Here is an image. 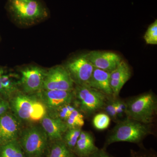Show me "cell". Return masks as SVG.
Masks as SVG:
<instances>
[{
	"mask_svg": "<svg viewBox=\"0 0 157 157\" xmlns=\"http://www.w3.org/2000/svg\"><path fill=\"white\" fill-rule=\"evenodd\" d=\"M115 97H109L107 99L106 104L104 105V109L105 113L109 116L111 120L117 123L120 121L117 117V114L116 112L115 104H114V98Z\"/></svg>",
	"mask_w": 157,
	"mask_h": 157,
	"instance_id": "25",
	"label": "cell"
},
{
	"mask_svg": "<svg viewBox=\"0 0 157 157\" xmlns=\"http://www.w3.org/2000/svg\"><path fill=\"white\" fill-rule=\"evenodd\" d=\"M129 157H157V154L152 149H147L142 145L140 147L139 150H130Z\"/></svg>",
	"mask_w": 157,
	"mask_h": 157,
	"instance_id": "26",
	"label": "cell"
},
{
	"mask_svg": "<svg viewBox=\"0 0 157 157\" xmlns=\"http://www.w3.org/2000/svg\"><path fill=\"white\" fill-rule=\"evenodd\" d=\"M152 124H147L129 118L119 121L107 135L103 148L107 149L110 144L119 142H127L142 146L144 139L152 135Z\"/></svg>",
	"mask_w": 157,
	"mask_h": 157,
	"instance_id": "3",
	"label": "cell"
},
{
	"mask_svg": "<svg viewBox=\"0 0 157 157\" xmlns=\"http://www.w3.org/2000/svg\"><path fill=\"white\" fill-rule=\"evenodd\" d=\"M63 66L69 72L75 85H88L94 69L87 53L71 57Z\"/></svg>",
	"mask_w": 157,
	"mask_h": 157,
	"instance_id": "8",
	"label": "cell"
},
{
	"mask_svg": "<svg viewBox=\"0 0 157 157\" xmlns=\"http://www.w3.org/2000/svg\"><path fill=\"white\" fill-rule=\"evenodd\" d=\"M88 86L108 97H114L110 85V73L107 71L94 67Z\"/></svg>",
	"mask_w": 157,
	"mask_h": 157,
	"instance_id": "15",
	"label": "cell"
},
{
	"mask_svg": "<svg viewBox=\"0 0 157 157\" xmlns=\"http://www.w3.org/2000/svg\"><path fill=\"white\" fill-rule=\"evenodd\" d=\"M47 70L40 66L33 64L20 68L18 69L20 90L27 94L39 92L43 89Z\"/></svg>",
	"mask_w": 157,
	"mask_h": 157,
	"instance_id": "7",
	"label": "cell"
},
{
	"mask_svg": "<svg viewBox=\"0 0 157 157\" xmlns=\"http://www.w3.org/2000/svg\"><path fill=\"white\" fill-rule=\"evenodd\" d=\"M82 131V128H68L63 135L62 140L73 152Z\"/></svg>",
	"mask_w": 157,
	"mask_h": 157,
	"instance_id": "20",
	"label": "cell"
},
{
	"mask_svg": "<svg viewBox=\"0 0 157 157\" xmlns=\"http://www.w3.org/2000/svg\"><path fill=\"white\" fill-rule=\"evenodd\" d=\"M125 102L126 117L147 124L154 121L157 114V98L154 93H144L129 98Z\"/></svg>",
	"mask_w": 157,
	"mask_h": 157,
	"instance_id": "4",
	"label": "cell"
},
{
	"mask_svg": "<svg viewBox=\"0 0 157 157\" xmlns=\"http://www.w3.org/2000/svg\"><path fill=\"white\" fill-rule=\"evenodd\" d=\"M48 113L59 107L73 103L74 94L73 91L42 90L38 93Z\"/></svg>",
	"mask_w": 157,
	"mask_h": 157,
	"instance_id": "11",
	"label": "cell"
},
{
	"mask_svg": "<svg viewBox=\"0 0 157 157\" xmlns=\"http://www.w3.org/2000/svg\"><path fill=\"white\" fill-rule=\"evenodd\" d=\"M68 128H82L84 125V116L75 108L65 121Z\"/></svg>",
	"mask_w": 157,
	"mask_h": 157,
	"instance_id": "21",
	"label": "cell"
},
{
	"mask_svg": "<svg viewBox=\"0 0 157 157\" xmlns=\"http://www.w3.org/2000/svg\"><path fill=\"white\" fill-rule=\"evenodd\" d=\"M75 108L76 107L72 103L59 107L52 112L48 113V114L51 117L59 119L65 122Z\"/></svg>",
	"mask_w": 157,
	"mask_h": 157,
	"instance_id": "22",
	"label": "cell"
},
{
	"mask_svg": "<svg viewBox=\"0 0 157 157\" xmlns=\"http://www.w3.org/2000/svg\"><path fill=\"white\" fill-rule=\"evenodd\" d=\"M2 98V96H0V99H1V98Z\"/></svg>",
	"mask_w": 157,
	"mask_h": 157,
	"instance_id": "31",
	"label": "cell"
},
{
	"mask_svg": "<svg viewBox=\"0 0 157 157\" xmlns=\"http://www.w3.org/2000/svg\"><path fill=\"white\" fill-rule=\"evenodd\" d=\"M73 94V105L84 116L87 117L103 109L109 98L88 85H75Z\"/></svg>",
	"mask_w": 157,
	"mask_h": 157,
	"instance_id": "6",
	"label": "cell"
},
{
	"mask_svg": "<svg viewBox=\"0 0 157 157\" xmlns=\"http://www.w3.org/2000/svg\"><path fill=\"white\" fill-rule=\"evenodd\" d=\"M132 76L130 67L122 60L115 70L110 73V85L114 97H118L121 90Z\"/></svg>",
	"mask_w": 157,
	"mask_h": 157,
	"instance_id": "14",
	"label": "cell"
},
{
	"mask_svg": "<svg viewBox=\"0 0 157 157\" xmlns=\"http://www.w3.org/2000/svg\"><path fill=\"white\" fill-rule=\"evenodd\" d=\"M19 79V75L10 72L8 69L1 66L0 82L9 97V99L15 93L20 90Z\"/></svg>",
	"mask_w": 157,
	"mask_h": 157,
	"instance_id": "17",
	"label": "cell"
},
{
	"mask_svg": "<svg viewBox=\"0 0 157 157\" xmlns=\"http://www.w3.org/2000/svg\"><path fill=\"white\" fill-rule=\"evenodd\" d=\"M144 40L149 45H157V21L148 27L144 36Z\"/></svg>",
	"mask_w": 157,
	"mask_h": 157,
	"instance_id": "24",
	"label": "cell"
},
{
	"mask_svg": "<svg viewBox=\"0 0 157 157\" xmlns=\"http://www.w3.org/2000/svg\"><path fill=\"white\" fill-rule=\"evenodd\" d=\"M74 87V82L63 65L47 69L42 90L73 91Z\"/></svg>",
	"mask_w": 157,
	"mask_h": 157,
	"instance_id": "9",
	"label": "cell"
},
{
	"mask_svg": "<svg viewBox=\"0 0 157 157\" xmlns=\"http://www.w3.org/2000/svg\"><path fill=\"white\" fill-rule=\"evenodd\" d=\"M0 157H27L17 140L0 145Z\"/></svg>",
	"mask_w": 157,
	"mask_h": 157,
	"instance_id": "19",
	"label": "cell"
},
{
	"mask_svg": "<svg viewBox=\"0 0 157 157\" xmlns=\"http://www.w3.org/2000/svg\"><path fill=\"white\" fill-rule=\"evenodd\" d=\"M93 134L87 131H82L73 150L77 157H86L98 150Z\"/></svg>",
	"mask_w": 157,
	"mask_h": 157,
	"instance_id": "16",
	"label": "cell"
},
{
	"mask_svg": "<svg viewBox=\"0 0 157 157\" xmlns=\"http://www.w3.org/2000/svg\"><path fill=\"white\" fill-rule=\"evenodd\" d=\"M76 157H77L76 156Z\"/></svg>",
	"mask_w": 157,
	"mask_h": 157,
	"instance_id": "32",
	"label": "cell"
},
{
	"mask_svg": "<svg viewBox=\"0 0 157 157\" xmlns=\"http://www.w3.org/2000/svg\"><path fill=\"white\" fill-rule=\"evenodd\" d=\"M27 157H43L46 155L49 141L40 124L22 128L17 139Z\"/></svg>",
	"mask_w": 157,
	"mask_h": 157,
	"instance_id": "5",
	"label": "cell"
},
{
	"mask_svg": "<svg viewBox=\"0 0 157 157\" xmlns=\"http://www.w3.org/2000/svg\"><path fill=\"white\" fill-rule=\"evenodd\" d=\"M10 105L8 100L3 98L0 99V116L10 111Z\"/></svg>",
	"mask_w": 157,
	"mask_h": 157,
	"instance_id": "28",
	"label": "cell"
},
{
	"mask_svg": "<svg viewBox=\"0 0 157 157\" xmlns=\"http://www.w3.org/2000/svg\"><path fill=\"white\" fill-rule=\"evenodd\" d=\"M10 110L22 124L40 123L48 113L47 108L38 93L27 94L18 90L8 100Z\"/></svg>",
	"mask_w": 157,
	"mask_h": 157,
	"instance_id": "1",
	"label": "cell"
},
{
	"mask_svg": "<svg viewBox=\"0 0 157 157\" xmlns=\"http://www.w3.org/2000/svg\"><path fill=\"white\" fill-rule=\"evenodd\" d=\"M111 119L105 113H97L94 117L92 122L97 130L102 131L107 129L110 124Z\"/></svg>",
	"mask_w": 157,
	"mask_h": 157,
	"instance_id": "23",
	"label": "cell"
},
{
	"mask_svg": "<svg viewBox=\"0 0 157 157\" xmlns=\"http://www.w3.org/2000/svg\"><path fill=\"white\" fill-rule=\"evenodd\" d=\"M47 157H76L63 140L49 142L46 153Z\"/></svg>",
	"mask_w": 157,
	"mask_h": 157,
	"instance_id": "18",
	"label": "cell"
},
{
	"mask_svg": "<svg viewBox=\"0 0 157 157\" xmlns=\"http://www.w3.org/2000/svg\"><path fill=\"white\" fill-rule=\"evenodd\" d=\"M89 59L94 67L111 73L122 60L119 55L109 51H92L87 53Z\"/></svg>",
	"mask_w": 157,
	"mask_h": 157,
	"instance_id": "12",
	"label": "cell"
},
{
	"mask_svg": "<svg viewBox=\"0 0 157 157\" xmlns=\"http://www.w3.org/2000/svg\"><path fill=\"white\" fill-rule=\"evenodd\" d=\"M0 67H1V66H0ZM0 96H2L4 99H6L7 100H9V97L7 95V94H6L5 90L3 89L2 84H1V82H0Z\"/></svg>",
	"mask_w": 157,
	"mask_h": 157,
	"instance_id": "30",
	"label": "cell"
},
{
	"mask_svg": "<svg viewBox=\"0 0 157 157\" xmlns=\"http://www.w3.org/2000/svg\"><path fill=\"white\" fill-rule=\"evenodd\" d=\"M86 157H115L108 153L106 149L99 148L97 151Z\"/></svg>",
	"mask_w": 157,
	"mask_h": 157,
	"instance_id": "29",
	"label": "cell"
},
{
	"mask_svg": "<svg viewBox=\"0 0 157 157\" xmlns=\"http://www.w3.org/2000/svg\"><path fill=\"white\" fill-rule=\"evenodd\" d=\"M7 11L18 25L29 27L48 18L49 11L40 0H8Z\"/></svg>",
	"mask_w": 157,
	"mask_h": 157,
	"instance_id": "2",
	"label": "cell"
},
{
	"mask_svg": "<svg viewBox=\"0 0 157 157\" xmlns=\"http://www.w3.org/2000/svg\"><path fill=\"white\" fill-rule=\"evenodd\" d=\"M116 112L119 119L126 116V117L127 105L125 101L118 98H114Z\"/></svg>",
	"mask_w": 157,
	"mask_h": 157,
	"instance_id": "27",
	"label": "cell"
},
{
	"mask_svg": "<svg viewBox=\"0 0 157 157\" xmlns=\"http://www.w3.org/2000/svg\"><path fill=\"white\" fill-rule=\"evenodd\" d=\"M47 134L49 142L62 140L63 135L68 129L67 124L61 120L50 117L48 113L40 123Z\"/></svg>",
	"mask_w": 157,
	"mask_h": 157,
	"instance_id": "13",
	"label": "cell"
},
{
	"mask_svg": "<svg viewBox=\"0 0 157 157\" xmlns=\"http://www.w3.org/2000/svg\"><path fill=\"white\" fill-rule=\"evenodd\" d=\"M22 124L11 110L0 116V145L17 140Z\"/></svg>",
	"mask_w": 157,
	"mask_h": 157,
	"instance_id": "10",
	"label": "cell"
}]
</instances>
